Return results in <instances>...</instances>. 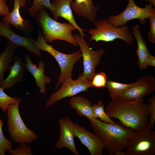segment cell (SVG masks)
Returning <instances> with one entry per match:
<instances>
[{
	"mask_svg": "<svg viewBox=\"0 0 155 155\" xmlns=\"http://www.w3.org/2000/svg\"><path fill=\"white\" fill-rule=\"evenodd\" d=\"M146 107L143 98L134 101L119 99L109 102L105 110L110 118L118 119L123 125L137 132L145 129L148 124Z\"/></svg>",
	"mask_w": 155,
	"mask_h": 155,
	"instance_id": "6da1fadb",
	"label": "cell"
},
{
	"mask_svg": "<svg viewBox=\"0 0 155 155\" xmlns=\"http://www.w3.org/2000/svg\"><path fill=\"white\" fill-rule=\"evenodd\" d=\"M90 122L94 133L102 140L110 155H125L123 151L134 131L122 124L107 123L98 118Z\"/></svg>",
	"mask_w": 155,
	"mask_h": 155,
	"instance_id": "7a4b0ae2",
	"label": "cell"
},
{
	"mask_svg": "<svg viewBox=\"0 0 155 155\" xmlns=\"http://www.w3.org/2000/svg\"><path fill=\"white\" fill-rule=\"evenodd\" d=\"M35 18L42 29V35L46 42L51 43L53 41L60 40L67 42L75 46L78 45L72 33L77 29L72 24L57 21L50 17L43 9L37 12Z\"/></svg>",
	"mask_w": 155,
	"mask_h": 155,
	"instance_id": "3957f363",
	"label": "cell"
},
{
	"mask_svg": "<svg viewBox=\"0 0 155 155\" xmlns=\"http://www.w3.org/2000/svg\"><path fill=\"white\" fill-rule=\"evenodd\" d=\"M93 24L96 28L87 30L90 35V41L108 42L120 39L123 40L128 46L133 45L135 38L128 26L126 25L115 27L111 25L106 19L95 20Z\"/></svg>",
	"mask_w": 155,
	"mask_h": 155,
	"instance_id": "277c9868",
	"label": "cell"
},
{
	"mask_svg": "<svg viewBox=\"0 0 155 155\" xmlns=\"http://www.w3.org/2000/svg\"><path fill=\"white\" fill-rule=\"evenodd\" d=\"M35 44L40 50L47 52L50 54L59 65L61 73L55 86L56 90L66 79L71 78L74 64L82 58L81 50H79L69 54L63 53L57 51L54 49L53 46L45 42L41 29L38 30V37L35 40Z\"/></svg>",
	"mask_w": 155,
	"mask_h": 155,
	"instance_id": "5b68a950",
	"label": "cell"
},
{
	"mask_svg": "<svg viewBox=\"0 0 155 155\" xmlns=\"http://www.w3.org/2000/svg\"><path fill=\"white\" fill-rule=\"evenodd\" d=\"M23 98L19 99L16 104H10L7 111L8 131L12 140L17 143L29 144L37 138L33 131L26 126L20 116L19 105Z\"/></svg>",
	"mask_w": 155,
	"mask_h": 155,
	"instance_id": "8992f818",
	"label": "cell"
},
{
	"mask_svg": "<svg viewBox=\"0 0 155 155\" xmlns=\"http://www.w3.org/2000/svg\"><path fill=\"white\" fill-rule=\"evenodd\" d=\"M127 0V7L122 12L118 15H111L108 17L107 20L111 25L119 27L126 25L129 21L136 19H139L140 22L144 24L146 19L155 15V8L150 3L141 7L136 4L134 0Z\"/></svg>",
	"mask_w": 155,
	"mask_h": 155,
	"instance_id": "52a82bcc",
	"label": "cell"
},
{
	"mask_svg": "<svg viewBox=\"0 0 155 155\" xmlns=\"http://www.w3.org/2000/svg\"><path fill=\"white\" fill-rule=\"evenodd\" d=\"M125 155H154L155 131L144 130L134 131L129 136Z\"/></svg>",
	"mask_w": 155,
	"mask_h": 155,
	"instance_id": "ba28073f",
	"label": "cell"
},
{
	"mask_svg": "<svg viewBox=\"0 0 155 155\" xmlns=\"http://www.w3.org/2000/svg\"><path fill=\"white\" fill-rule=\"evenodd\" d=\"M61 87L56 92L51 94L45 104V107L53 105L58 101L67 97L73 96L78 94L87 91L92 87L91 81L82 74L78 79L73 80L71 78L66 79Z\"/></svg>",
	"mask_w": 155,
	"mask_h": 155,
	"instance_id": "9c48e42d",
	"label": "cell"
},
{
	"mask_svg": "<svg viewBox=\"0 0 155 155\" xmlns=\"http://www.w3.org/2000/svg\"><path fill=\"white\" fill-rule=\"evenodd\" d=\"M73 37L80 48L83 58L84 71L82 75L91 81L95 73V69L105 51L103 48L94 51L90 49L89 43L80 34H74Z\"/></svg>",
	"mask_w": 155,
	"mask_h": 155,
	"instance_id": "30bf717a",
	"label": "cell"
},
{
	"mask_svg": "<svg viewBox=\"0 0 155 155\" xmlns=\"http://www.w3.org/2000/svg\"><path fill=\"white\" fill-rule=\"evenodd\" d=\"M155 90V79L150 75L140 77L133 85L125 91L119 99L128 101L140 100L153 93Z\"/></svg>",
	"mask_w": 155,
	"mask_h": 155,
	"instance_id": "8fae6325",
	"label": "cell"
},
{
	"mask_svg": "<svg viewBox=\"0 0 155 155\" xmlns=\"http://www.w3.org/2000/svg\"><path fill=\"white\" fill-rule=\"evenodd\" d=\"M0 36L7 38L8 41L18 46L24 48L30 52L39 57H42L40 50L35 44V40L30 37L19 35L10 28L9 24L0 21Z\"/></svg>",
	"mask_w": 155,
	"mask_h": 155,
	"instance_id": "7c38bea8",
	"label": "cell"
},
{
	"mask_svg": "<svg viewBox=\"0 0 155 155\" xmlns=\"http://www.w3.org/2000/svg\"><path fill=\"white\" fill-rule=\"evenodd\" d=\"M74 134L88 149L91 155H102L104 145L100 138L84 127L74 123Z\"/></svg>",
	"mask_w": 155,
	"mask_h": 155,
	"instance_id": "4fadbf2b",
	"label": "cell"
},
{
	"mask_svg": "<svg viewBox=\"0 0 155 155\" xmlns=\"http://www.w3.org/2000/svg\"><path fill=\"white\" fill-rule=\"evenodd\" d=\"M58 123L60 134L59 139L55 144V147L59 149L66 148L74 154L80 155L74 142V123L67 117L60 119Z\"/></svg>",
	"mask_w": 155,
	"mask_h": 155,
	"instance_id": "5bb4252c",
	"label": "cell"
},
{
	"mask_svg": "<svg viewBox=\"0 0 155 155\" xmlns=\"http://www.w3.org/2000/svg\"><path fill=\"white\" fill-rule=\"evenodd\" d=\"M73 2V0H51L54 9L52 13L53 18L55 20H57L59 17L65 19L75 27L81 36L84 37L86 36L84 32L85 30L80 28L75 20L71 7Z\"/></svg>",
	"mask_w": 155,
	"mask_h": 155,
	"instance_id": "9a60e30c",
	"label": "cell"
},
{
	"mask_svg": "<svg viewBox=\"0 0 155 155\" xmlns=\"http://www.w3.org/2000/svg\"><path fill=\"white\" fill-rule=\"evenodd\" d=\"M26 2V0H14L13 9L3 16L2 22L10 24L24 33L28 32L30 30L31 24L28 20L23 19L20 12V9L24 7Z\"/></svg>",
	"mask_w": 155,
	"mask_h": 155,
	"instance_id": "2e32d148",
	"label": "cell"
},
{
	"mask_svg": "<svg viewBox=\"0 0 155 155\" xmlns=\"http://www.w3.org/2000/svg\"><path fill=\"white\" fill-rule=\"evenodd\" d=\"M25 59L26 68L34 77L36 85L38 87L40 92L45 94L47 92L46 84H49L51 82L49 77L44 74V64L42 61L38 62V67L34 64L29 55H24Z\"/></svg>",
	"mask_w": 155,
	"mask_h": 155,
	"instance_id": "e0dca14e",
	"label": "cell"
},
{
	"mask_svg": "<svg viewBox=\"0 0 155 155\" xmlns=\"http://www.w3.org/2000/svg\"><path fill=\"white\" fill-rule=\"evenodd\" d=\"M13 64L9 67L10 72L6 78L4 80L1 87L4 90L12 88L15 85L22 81L26 68L25 63L18 56L13 57Z\"/></svg>",
	"mask_w": 155,
	"mask_h": 155,
	"instance_id": "ac0fdd59",
	"label": "cell"
},
{
	"mask_svg": "<svg viewBox=\"0 0 155 155\" xmlns=\"http://www.w3.org/2000/svg\"><path fill=\"white\" fill-rule=\"evenodd\" d=\"M71 7L73 12L78 16L93 23L99 9V6L94 4L92 0H75L71 3Z\"/></svg>",
	"mask_w": 155,
	"mask_h": 155,
	"instance_id": "d6986e66",
	"label": "cell"
},
{
	"mask_svg": "<svg viewBox=\"0 0 155 155\" xmlns=\"http://www.w3.org/2000/svg\"><path fill=\"white\" fill-rule=\"evenodd\" d=\"M131 32L137 43V49L135 52L137 56L138 67L140 70L143 71L146 69L148 67V61L150 54L139 25L136 24L132 28Z\"/></svg>",
	"mask_w": 155,
	"mask_h": 155,
	"instance_id": "ffe728a7",
	"label": "cell"
},
{
	"mask_svg": "<svg viewBox=\"0 0 155 155\" xmlns=\"http://www.w3.org/2000/svg\"><path fill=\"white\" fill-rule=\"evenodd\" d=\"M69 103L79 116L86 117L90 122L94 121L96 118L93 115L92 105L87 98L81 96H73L70 100Z\"/></svg>",
	"mask_w": 155,
	"mask_h": 155,
	"instance_id": "44dd1931",
	"label": "cell"
},
{
	"mask_svg": "<svg viewBox=\"0 0 155 155\" xmlns=\"http://www.w3.org/2000/svg\"><path fill=\"white\" fill-rule=\"evenodd\" d=\"M19 47L8 41L5 49L0 55V86L4 80V73L9 69L14 54Z\"/></svg>",
	"mask_w": 155,
	"mask_h": 155,
	"instance_id": "7402d4cb",
	"label": "cell"
},
{
	"mask_svg": "<svg viewBox=\"0 0 155 155\" xmlns=\"http://www.w3.org/2000/svg\"><path fill=\"white\" fill-rule=\"evenodd\" d=\"M133 83L124 84L111 80H108L106 88L112 100L119 99L123 92L131 87Z\"/></svg>",
	"mask_w": 155,
	"mask_h": 155,
	"instance_id": "603a6c76",
	"label": "cell"
},
{
	"mask_svg": "<svg viewBox=\"0 0 155 155\" xmlns=\"http://www.w3.org/2000/svg\"><path fill=\"white\" fill-rule=\"evenodd\" d=\"M92 111L94 117L99 118L101 121L107 123H115L107 115L104 109V105L101 101L94 103L92 105Z\"/></svg>",
	"mask_w": 155,
	"mask_h": 155,
	"instance_id": "cb8c5ba5",
	"label": "cell"
},
{
	"mask_svg": "<svg viewBox=\"0 0 155 155\" xmlns=\"http://www.w3.org/2000/svg\"><path fill=\"white\" fill-rule=\"evenodd\" d=\"M44 8L49 9L53 13L54 9L51 0H33L31 6L28 9V11L32 17L34 18L37 12Z\"/></svg>",
	"mask_w": 155,
	"mask_h": 155,
	"instance_id": "d4e9b609",
	"label": "cell"
},
{
	"mask_svg": "<svg viewBox=\"0 0 155 155\" xmlns=\"http://www.w3.org/2000/svg\"><path fill=\"white\" fill-rule=\"evenodd\" d=\"M146 111L150 120L145 129L152 130L154 127L155 123V96L153 95L148 100Z\"/></svg>",
	"mask_w": 155,
	"mask_h": 155,
	"instance_id": "484cf974",
	"label": "cell"
},
{
	"mask_svg": "<svg viewBox=\"0 0 155 155\" xmlns=\"http://www.w3.org/2000/svg\"><path fill=\"white\" fill-rule=\"evenodd\" d=\"M19 99L17 98L12 97L8 95L0 86V108L4 113H6L9 106L11 104L16 103Z\"/></svg>",
	"mask_w": 155,
	"mask_h": 155,
	"instance_id": "4316f807",
	"label": "cell"
},
{
	"mask_svg": "<svg viewBox=\"0 0 155 155\" xmlns=\"http://www.w3.org/2000/svg\"><path fill=\"white\" fill-rule=\"evenodd\" d=\"M4 123L0 119V155H4L6 152L12 149V144L11 141L4 136L2 129Z\"/></svg>",
	"mask_w": 155,
	"mask_h": 155,
	"instance_id": "83f0119b",
	"label": "cell"
},
{
	"mask_svg": "<svg viewBox=\"0 0 155 155\" xmlns=\"http://www.w3.org/2000/svg\"><path fill=\"white\" fill-rule=\"evenodd\" d=\"M106 75L103 72L95 73L91 81L92 87H105L108 80Z\"/></svg>",
	"mask_w": 155,
	"mask_h": 155,
	"instance_id": "f1b7e54d",
	"label": "cell"
},
{
	"mask_svg": "<svg viewBox=\"0 0 155 155\" xmlns=\"http://www.w3.org/2000/svg\"><path fill=\"white\" fill-rule=\"evenodd\" d=\"M8 152L12 155H32L31 147L26 143L21 144L20 146L14 149H11Z\"/></svg>",
	"mask_w": 155,
	"mask_h": 155,
	"instance_id": "f546056e",
	"label": "cell"
},
{
	"mask_svg": "<svg viewBox=\"0 0 155 155\" xmlns=\"http://www.w3.org/2000/svg\"><path fill=\"white\" fill-rule=\"evenodd\" d=\"M149 19L150 24V30L147 36L149 42L152 44L155 43V15L150 17Z\"/></svg>",
	"mask_w": 155,
	"mask_h": 155,
	"instance_id": "4dcf8cb0",
	"label": "cell"
},
{
	"mask_svg": "<svg viewBox=\"0 0 155 155\" xmlns=\"http://www.w3.org/2000/svg\"><path fill=\"white\" fill-rule=\"evenodd\" d=\"M9 12V9L5 0H0V15L4 16Z\"/></svg>",
	"mask_w": 155,
	"mask_h": 155,
	"instance_id": "1f68e13d",
	"label": "cell"
},
{
	"mask_svg": "<svg viewBox=\"0 0 155 155\" xmlns=\"http://www.w3.org/2000/svg\"><path fill=\"white\" fill-rule=\"evenodd\" d=\"M148 66L155 67V57L154 56L150 55L148 61Z\"/></svg>",
	"mask_w": 155,
	"mask_h": 155,
	"instance_id": "d6a6232c",
	"label": "cell"
},
{
	"mask_svg": "<svg viewBox=\"0 0 155 155\" xmlns=\"http://www.w3.org/2000/svg\"><path fill=\"white\" fill-rule=\"evenodd\" d=\"M149 3L151 4L153 7H155V0H148Z\"/></svg>",
	"mask_w": 155,
	"mask_h": 155,
	"instance_id": "836d02e7",
	"label": "cell"
}]
</instances>
